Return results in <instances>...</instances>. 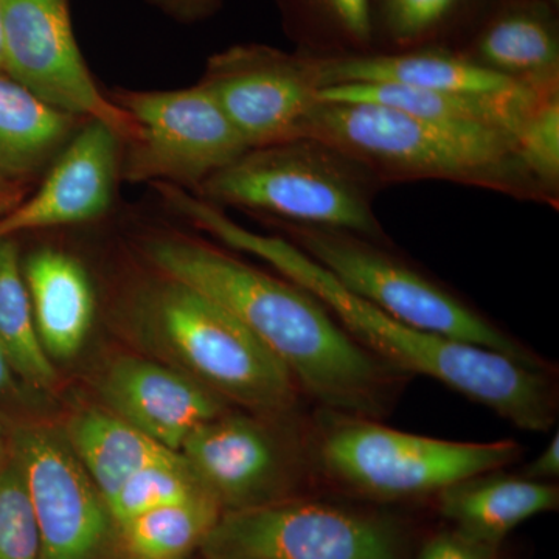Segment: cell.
<instances>
[{"instance_id": "obj_1", "label": "cell", "mask_w": 559, "mask_h": 559, "mask_svg": "<svg viewBox=\"0 0 559 559\" xmlns=\"http://www.w3.org/2000/svg\"><path fill=\"white\" fill-rule=\"evenodd\" d=\"M165 201L198 229L241 252L266 261L289 282L308 290L360 347L401 373L440 381L484 404L511 425L547 432L557 419L554 385L532 369L491 349L447 340L404 325L341 285L293 242L266 237L227 218L212 202L170 189Z\"/></svg>"}, {"instance_id": "obj_2", "label": "cell", "mask_w": 559, "mask_h": 559, "mask_svg": "<svg viewBox=\"0 0 559 559\" xmlns=\"http://www.w3.org/2000/svg\"><path fill=\"white\" fill-rule=\"evenodd\" d=\"M148 257L165 278L245 323L325 411L371 419L390 411L401 371L360 347L308 290L202 242L156 241Z\"/></svg>"}, {"instance_id": "obj_3", "label": "cell", "mask_w": 559, "mask_h": 559, "mask_svg": "<svg viewBox=\"0 0 559 559\" xmlns=\"http://www.w3.org/2000/svg\"><path fill=\"white\" fill-rule=\"evenodd\" d=\"M296 139L319 140L380 178L544 194L520 159L516 138L506 131L437 123L374 103L318 100L301 119Z\"/></svg>"}, {"instance_id": "obj_4", "label": "cell", "mask_w": 559, "mask_h": 559, "mask_svg": "<svg viewBox=\"0 0 559 559\" xmlns=\"http://www.w3.org/2000/svg\"><path fill=\"white\" fill-rule=\"evenodd\" d=\"M371 175L325 143L294 139L250 148L201 186L204 200L271 213L299 226L384 237L369 193Z\"/></svg>"}, {"instance_id": "obj_5", "label": "cell", "mask_w": 559, "mask_h": 559, "mask_svg": "<svg viewBox=\"0 0 559 559\" xmlns=\"http://www.w3.org/2000/svg\"><path fill=\"white\" fill-rule=\"evenodd\" d=\"M310 455L341 487L399 500L439 495L460 480L506 468L520 459L521 447L511 440L430 439L329 411L312 437Z\"/></svg>"}, {"instance_id": "obj_6", "label": "cell", "mask_w": 559, "mask_h": 559, "mask_svg": "<svg viewBox=\"0 0 559 559\" xmlns=\"http://www.w3.org/2000/svg\"><path fill=\"white\" fill-rule=\"evenodd\" d=\"M162 348L221 400L263 417L290 414L299 385L289 370L240 320L198 290L167 280L151 308Z\"/></svg>"}, {"instance_id": "obj_7", "label": "cell", "mask_w": 559, "mask_h": 559, "mask_svg": "<svg viewBox=\"0 0 559 559\" xmlns=\"http://www.w3.org/2000/svg\"><path fill=\"white\" fill-rule=\"evenodd\" d=\"M301 252L325 267L344 288L411 329L491 349L543 370L520 342L471 310L417 271L347 231L290 224Z\"/></svg>"}, {"instance_id": "obj_8", "label": "cell", "mask_w": 559, "mask_h": 559, "mask_svg": "<svg viewBox=\"0 0 559 559\" xmlns=\"http://www.w3.org/2000/svg\"><path fill=\"white\" fill-rule=\"evenodd\" d=\"M201 551L205 559H403V536L380 514L289 498L224 511Z\"/></svg>"}, {"instance_id": "obj_9", "label": "cell", "mask_w": 559, "mask_h": 559, "mask_svg": "<svg viewBox=\"0 0 559 559\" xmlns=\"http://www.w3.org/2000/svg\"><path fill=\"white\" fill-rule=\"evenodd\" d=\"M114 102L135 123L121 171L130 182L201 187L249 150L205 84L123 91Z\"/></svg>"}, {"instance_id": "obj_10", "label": "cell", "mask_w": 559, "mask_h": 559, "mask_svg": "<svg viewBox=\"0 0 559 559\" xmlns=\"http://www.w3.org/2000/svg\"><path fill=\"white\" fill-rule=\"evenodd\" d=\"M39 532V559H120V528L64 432L24 428L11 440Z\"/></svg>"}, {"instance_id": "obj_11", "label": "cell", "mask_w": 559, "mask_h": 559, "mask_svg": "<svg viewBox=\"0 0 559 559\" xmlns=\"http://www.w3.org/2000/svg\"><path fill=\"white\" fill-rule=\"evenodd\" d=\"M3 72L40 100L100 121L130 142L135 123L98 90L73 35L68 0H0Z\"/></svg>"}, {"instance_id": "obj_12", "label": "cell", "mask_w": 559, "mask_h": 559, "mask_svg": "<svg viewBox=\"0 0 559 559\" xmlns=\"http://www.w3.org/2000/svg\"><path fill=\"white\" fill-rule=\"evenodd\" d=\"M201 83L249 150L296 139L301 119L318 102L314 60L271 47L241 46L216 55Z\"/></svg>"}, {"instance_id": "obj_13", "label": "cell", "mask_w": 559, "mask_h": 559, "mask_svg": "<svg viewBox=\"0 0 559 559\" xmlns=\"http://www.w3.org/2000/svg\"><path fill=\"white\" fill-rule=\"evenodd\" d=\"M179 452L224 511L289 499L299 479L296 450L249 415L224 412L193 430Z\"/></svg>"}, {"instance_id": "obj_14", "label": "cell", "mask_w": 559, "mask_h": 559, "mask_svg": "<svg viewBox=\"0 0 559 559\" xmlns=\"http://www.w3.org/2000/svg\"><path fill=\"white\" fill-rule=\"evenodd\" d=\"M119 140L106 124L91 121L31 200L0 216V240L21 231L86 223L106 213L116 189Z\"/></svg>"}, {"instance_id": "obj_15", "label": "cell", "mask_w": 559, "mask_h": 559, "mask_svg": "<svg viewBox=\"0 0 559 559\" xmlns=\"http://www.w3.org/2000/svg\"><path fill=\"white\" fill-rule=\"evenodd\" d=\"M102 389L114 415L176 452L193 430L226 412V401L190 374L148 359H117Z\"/></svg>"}, {"instance_id": "obj_16", "label": "cell", "mask_w": 559, "mask_h": 559, "mask_svg": "<svg viewBox=\"0 0 559 559\" xmlns=\"http://www.w3.org/2000/svg\"><path fill=\"white\" fill-rule=\"evenodd\" d=\"M314 69L319 91L341 84L378 83L451 94L502 95L533 87L480 62L440 50L314 60Z\"/></svg>"}, {"instance_id": "obj_17", "label": "cell", "mask_w": 559, "mask_h": 559, "mask_svg": "<svg viewBox=\"0 0 559 559\" xmlns=\"http://www.w3.org/2000/svg\"><path fill=\"white\" fill-rule=\"evenodd\" d=\"M555 90L525 87L502 95L451 94L396 86V84H341L318 92V100L336 103H374L403 110L419 119L454 127L488 128L510 132L516 138L530 110Z\"/></svg>"}, {"instance_id": "obj_18", "label": "cell", "mask_w": 559, "mask_h": 559, "mask_svg": "<svg viewBox=\"0 0 559 559\" xmlns=\"http://www.w3.org/2000/svg\"><path fill=\"white\" fill-rule=\"evenodd\" d=\"M22 275L44 352L51 360L75 358L95 314L87 272L68 253L43 249L27 259Z\"/></svg>"}, {"instance_id": "obj_19", "label": "cell", "mask_w": 559, "mask_h": 559, "mask_svg": "<svg viewBox=\"0 0 559 559\" xmlns=\"http://www.w3.org/2000/svg\"><path fill=\"white\" fill-rule=\"evenodd\" d=\"M492 473L460 480L437 496L440 513L455 530L499 549L522 522L557 510L559 491L547 481Z\"/></svg>"}, {"instance_id": "obj_20", "label": "cell", "mask_w": 559, "mask_h": 559, "mask_svg": "<svg viewBox=\"0 0 559 559\" xmlns=\"http://www.w3.org/2000/svg\"><path fill=\"white\" fill-rule=\"evenodd\" d=\"M70 448L106 502L140 469L178 457L112 412L84 411L69 419L64 430Z\"/></svg>"}, {"instance_id": "obj_21", "label": "cell", "mask_w": 559, "mask_h": 559, "mask_svg": "<svg viewBox=\"0 0 559 559\" xmlns=\"http://www.w3.org/2000/svg\"><path fill=\"white\" fill-rule=\"evenodd\" d=\"M75 120L0 73V176L38 170L64 145Z\"/></svg>"}, {"instance_id": "obj_22", "label": "cell", "mask_w": 559, "mask_h": 559, "mask_svg": "<svg viewBox=\"0 0 559 559\" xmlns=\"http://www.w3.org/2000/svg\"><path fill=\"white\" fill-rule=\"evenodd\" d=\"M477 62L528 86H558L559 44L551 22L538 11L502 14L481 33Z\"/></svg>"}, {"instance_id": "obj_23", "label": "cell", "mask_w": 559, "mask_h": 559, "mask_svg": "<svg viewBox=\"0 0 559 559\" xmlns=\"http://www.w3.org/2000/svg\"><path fill=\"white\" fill-rule=\"evenodd\" d=\"M224 513L210 492L139 514L120 525L124 557L135 559H189L201 550Z\"/></svg>"}, {"instance_id": "obj_24", "label": "cell", "mask_w": 559, "mask_h": 559, "mask_svg": "<svg viewBox=\"0 0 559 559\" xmlns=\"http://www.w3.org/2000/svg\"><path fill=\"white\" fill-rule=\"evenodd\" d=\"M0 344L22 380L38 389L55 384L57 370L40 344L16 245L10 238L0 240Z\"/></svg>"}, {"instance_id": "obj_25", "label": "cell", "mask_w": 559, "mask_h": 559, "mask_svg": "<svg viewBox=\"0 0 559 559\" xmlns=\"http://www.w3.org/2000/svg\"><path fill=\"white\" fill-rule=\"evenodd\" d=\"M202 492L210 491L179 454L178 457L146 466L131 476L110 500L109 510L120 527L146 511L183 502Z\"/></svg>"}, {"instance_id": "obj_26", "label": "cell", "mask_w": 559, "mask_h": 559, "mask_svg": "<svg viewBox=\"0 0 559 559\" xmlns=\"http://www.w3.org/2000/svg\"><path fill=\"white\" fill-rule=\"evenodd\" d=\"M0 559H39L35 513L10 452L0 466Z\"/></svg>"}, {"instance_id": "obj_27", "label": "cell", "mask_w": 559, "mask_h": 559, "mask_svg": "<svg viewBox=\"0 0 559 559\" xmlns=\"http://www.w3.org/2000/svg\"><path fill=\"white\" fill-rule=\"evenodd\" d=\"M518 154L544 191L557 187L559 176V100L547 95L538 103L516 134Z\"/></svg>"}, {"instance_id": "obj_28", "label": "cell", "mask_w": 559, "mask_h": 559, "mask_svg": "<svg viewBox=\"0 0 559 559\" xmlns=\"http://www.w3.org/2000/svg\"><path fill=\"white\" fill-rule=\"evenodd\" d=\"M454 3L455 0H384L382 13L390 35L409 40L432 31Z\"/></svg>"}, {"instance_id": "obj_29", "label": "cell", "mask_w": 559, "mask_h": 559, "mask_svg": "<svg viewBox=\"0 0 559 559\" xmlns=\"http://www.w3.org/2000/svg\"><path fill=\"white\" fill-rule=\"evenodd\" d=\"M496 554L498 547L471 539L452 528L426 540L417 559H496Z\"/></svg>"}, {"instance_id": "obj_30", "label": "cell", "mask_w": 559, "mask_h": 559, "mask_svg": "<svg viewBox=\"0 0 559 559\" xmlns=\"http://www.w3.org/2000/svg\"><path fill=\"white\" fill-rule=\"evenodd\" d=\"M334 22L358 43L371 36L370 0H320Z\"/></svg>"}, {"instance_id": "obj_31", "label": "cell", "mask_w": 559, "mask_h": 559, "mask_svg": "<svg viewBox=\"0 0 559 559\" xmlns=\"http://www.w3.org/2000/svg\"><path fill=\"white\" fill-rule=\"evenodd\" d=\"M522 477L527 479L547 481L555 479L559 476V437L555 433L554 439L549 441L546 450L540 452L538 457L533 460L532 463L521 474Z\"/></svg>"}, {"instance_id": "obj_32", "label": "cell", "mask_w": 559, "mask_h": 559, "mask_svg": "<svg viewBox=\"0 0 559 559\" xmlns=\"http://www.w3.org/2000/svg\"><path fill=\"white\" fill-rule=\"evenodd\" d=\"M162 7L178 14V16H200L215 3V0H157Z\"/></svg>"}, {"instance_id": "obj_33", "label": "cell", "mask_w": 559, "mask_h": 559, "mask_svg": "<svg viewBox=\"0 0 559 559\" xmlns=\"http://www.w3.org/2000/svg\"><path fill=\"white\" fill-rule=\"evenodd\" d=\"M21 202V191L16 187L7 186L2 183L0 186V216L9 210L16 207Z\"/></svg>"}, {"instance_id": "obj_34", "label": "cell", "mask_w": 559, "mask_h": 559, "mask_svg": "<svg viewBox=\"0 0 559 559\" xmlns=\"http://www.w3.org/2000/svg\"><path fill=\"white\" fill-rule=\"evenodd\" d=\"M11 364L9 356H7L5 349L0 344V393L7 392L11 388Z\"/></svg>"}, {"instance_id": "obj_35", "label": "cell", "mask_w": 559, "mask_h": 559, "mask_svg": "<svg viewBox=\"0 0 559 559\" xmlns=\"http://www.w3.org/2000/svg\"><path fill=\"white\" fill-rule=\"evenodd\" d=\"M9 452L7 451L5 436H3L2 426H0V466L3 465L7 457H9Z\"/></svg>"}, {"instance_id": "obj_36", "label": "cell", "mask_w": 559, "mask_h": 559, "mask_svg": "<svg viewBox=\"0 0 559 559\" xmlns=\"http://www.w3.org/2000/svg\"><path fill=\"white\" fill-rule=\"evenodd\" d=\"M0 73H3V57H2V9H0Z\"/></svg>"}, {"instance_id": "obj_37", "label": "cell", "mask_w": 559, "mask_h": 559, "mask_svg": "<svg viewBox=\"0 0 559 559\" xmlns=\"http://www.w3.org/2000/svg\"><path fill=\"white\" fill-rule=\"evenodd\" d=\"M2 183H5V179H3L2 176H0V186H2Z\"/></svg>"}, {"instance_id": "obj_38", "label": "cell", "mask_w": 559, "mask_h": 559, "mask_svg": "<svg viewBox=\"0 0 559 559\" xmlns=\"http://www.w3.org/2000/svg\"><path fill=\"white\" fill-rule=\"evenodd\" d=\"M123 559H135V558H131V557H123Z\"/></svg>"}]
</instances>
